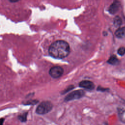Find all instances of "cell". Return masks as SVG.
Instances as JSON below:
<instances>
[{"instance_id":"cell-14","label":"cell","mask_w":125,"mask_h":125,"mask_svg":"<svg viewBox=\"0 0 125 125\" xmlns=\"http://www.w3.org/2000/svg\"><path fill=\"white\" fill-rule=\"evenodd\" d=\"M4 121V119H3V118L0 119V125H3Z\"/></svg>"},{"instance_id":"cell-4","label":"cell","mask_w":125,"mask_h":125,"mask_svg":"<svg viewBox=\"0 0 125 125\" xmlns=\"http://www.w3.org/2000/svg\"><path fill=\"white\" fill-rule=\"evenodd\" d=\"M63 72L62 68L60 66H55L51 67L49 72L50 75L54 78L60 77L62 75Z\"/></svg>"},{"instance_id":"cell-11","label":"cell","mask_w":125,"mask_h":125,"mask_svg":"<svg viewBox=\"0 0 125 125\" xmlns=\"http://www.w3.org/2000/svg\"><path fill=\"white\" fill-rule=\"evenodd\" d=\"M39 102V101L37 100H30L25 102H24L23 104L24 105H35Z\"/></svg>"},{"instance_id":"cell-13","label":"cell","mask_w":125,"mask_h":125,"mask_svg":"<svg viewBox=\"0 0 125 125\" xmlns=\"http://www.w3.org/2000/svg\"><path fill=\"white\" fill-rule=\"evenodd\" d=\"M73 88H74V86H73V85H69L68 87H67L66 88V89H65L64 90H63V91H62V94H64V93H66V92L69 91L70 90H71V89H72Z\"/></svg>"},{"instance_id":"cell-8","label":"cell","mask_w":125,"mask_h":125,"mask_svg":"<svg viewBox=\"0 0 125 125\" xmlns=\"http://www.w3.org/2000/svg\"><path fill=\"white\" fill-rule=\"evenodd\" d=\"M107 62L112 65H117L119 63V60L115 56L113 55L108 60Z\"/></svg>"},{"instance_id":"cell-6","label":"cell","mask_w":125,"mask_h":125,"mask_svg":"<svg viewBox=\"0 0 125 125\" xmlns=\"http://www.w3.org/2000/svg\"><path fill=\"white\" fill-rule=\"evenodd\" d=\"M120 7V3L117 0H115L110 6L109 8V12L112 14H114L117 12L119 10Z\"/></svg>"},{"instance_id":"cell-7","label":"cell","mask_w":125,"mask_h":125,"mask_svg":"<svg viewBox=\"0 0 125 125\" xmlns=\"http://www.w3.org/2000/svg\"><path fill=\"white\" fill-rule=\"evenodd\" d=\"M115 35L117 38H123L125 37V26L119 28L115 32Z\"/></svg>"},{"instance_id":"cell-5","label":"cell","mask_w":125,"mask_h":125,"mask_svg":"<svg viewBox=\"0 0 125 125\" xmlns=\"http://www.w3.org/2000/svg\"><path fill=\"white\" fill-rule=\"evenodd\" d=\"M79 85L80 87H83L84 88L92 90L95 87L94 84L91 81H87V80H84L81 81L79 83Z\"/></svg>"},{"instance_id":"cell-12","label":"cell","mask_w":125,"mask_h":125,"mask_svg":"<svg viewBox=\"0 0 125 125\" xmlns=\"http://www.w3.org/2000/svg\"><path fill=\"white\" fill-rule=\"evenodd\" d=\"M118 54L121 56H123L125 54V47H121L119 48L118 50Z\"/></svg>"},{"instance_id":"cell-15","label":"cell","mask_w":125,"mask_h":125,"mask_svg":"<svg viewBox=\"0 0 125 125\" xmlns=\"http://www.w3.org/2000/svg\"><path fill=\"white\" fill-rule=\"evenodd\" d=\"M98 89L99 90H101L102 89V91H104V90H107V89H106V88H103V87H98Z\"/></svg>"},{"instance_id":"cell-9","label":"cell","mask_w":125,"mask_h":125,"mask_svg":"<svg viewBox=\"0 0 125 125\" xmlns=\"http://www.w3.org/2000/svg\"><path fill=\"white\" fill-rule=\"evenodd\" d=\"M28 113L24 112L21 114H20L18 116V119L21 121V122H25L27 120V115Z\"/></svg>"},{"instance_id":"cell-10","label":"cell","mask_w":125,"mask_h":125,"mask_svg":"<svg viewBox=\"0 0 125 125\" xmlns=\"http://www.w3.org/2000/svg\"><path fill=\"white\" fill-rule=\"evenodd\" d=\"M113 24L116 27L120 26L122 24V20L121 18L118 16L116 17L114 19Z\"/></svg>"},{"instance_id":"cell-16","label":"cell","mask_w":125,"mask_h":125,"mask_svg":"<svg viewBox=\"0 0 125 125\" xmlns=\"http://www.w3.org/2000/svg\"><path fill=\"white\" fill-rule=\"evenodd\" d=\"M10 2H17L20 0H9Z\"/></svg>"},{"instance_id":"cell-3","label":"cell","mask_w":125,"mask_h":125,"mask_svg":"<svg viewBox=\"0 0 125 125\" xmlns=\"http://www.w3.org/2000/svg\"><path fill=\"white\" fill-rule=\"evenodd\" d=\"M84 92L83 90H77L74 91L67 95L64 98L65 101H69L74 99H78L83 96Z\"/></svg>"},{"instance_id":"cell-2","label":"cell","mask_w":125,"mask_h":125,"mask_svg":"<svg viewBox=\"0 0 125 125\" xmlns=\"http://www.w3.org/2000/svg\"><path fill=\"white\" fill-rule=\"evenodd\" d=\"M53 108L52 103L49 101H44L42 102L37 107L36 112L37 114L42 115L50 111Z\"/></svg>"},{"instance_id":"cell-1","label":"cell","mask_w":125,"mask_h":125,"mask_svg":"<svg viewBox=\"0 0 125 125\" xmlns=\"http://www.w3.org/2000/svg\"><path fill=\"white\" fill-rule=\"evenodd\" d=\"M70 47L68 43L65 41L58 40L50 46L49 53L53 57L56 59H63L69 53Z\"/></svg>"}]
</instances>
